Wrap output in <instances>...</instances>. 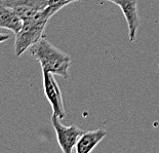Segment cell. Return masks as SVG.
Masks as SVG:
<instances>
[{"label": "cell", "instance_id": "cell-1", "mask_svg": "<svg viewBox=\"0 0 159 153\" xmlns=\"http://www.w3.org/2000/svg\"><path fill=\"white\" fill-rule=\"evenodd\" d=\"M28 52L39 62L42 71H47L63 78H68L71 57L50 43L44 37L30 46Z\"/></svg>", "mask_w": 159, "mask_h": 153}, {"label": "cell", "instance_id": "cell-2", "mask_svg": "<svg viewBox=\"0 0 159 153\" xmlns=\"http://www.w3.org/2000/svg\"><path fill=\"white\" fill-rule=\"evenodd\" d=\"M52 16V12L46 6L35 16L24 20L21 31L16 34L15 53L16 57H21L26 50H28L30 46L42 38L46 24Z\"/></svg>", "mask_w": 159, "mask_h": 153}, {"label": "cell", "instance_id": "cell-3", "mask_svg": "<svg viewBox=\"0 0 159 153\" xmlns=\"http://www.w3.org/2000/svg\"><path fill=\"white\" fill-rule=\"evenodd\" d=\"M61 120L62 119H60L57 115L52 114V124L56 131L57 141L64 153H72L77 141L84 132L74 124L66 127L61 122Z\"/></svg>", "mask_w": 159, "mask_h": 153}, {"label": "cell", "instance_id": "cell-4", "mask_svg": "<svg viewBox=\"0 0 159 153\" xmlns=\"http://www.w3.org/2000/svg\"><path fill=\"white\" fill-rule=\"evenodd\" d=\"M42 76L44 94L47 101L52 105L53 114L57 115L60 119H64L66 116L65 108H64V100L55 75L52 73L47 72V71H42Z\"/></svg>", "mask_w": 159, "mask_h": 153}, {"label": "cell", "instance_id": "cell-5", "mask_svg": "<svg viewBox=\"0 0 159 153\" xmlns=\"http://www.w3.org/2000/svg\"><path fill=\"white\" fill-rule=\"evenodd\" d=\"M0 4L12 8L24 21L44 9L48 0H0Z\"/></svg>", "mask_w": 159, "mask_h": 153}, {"label": "cell", "instance_id": "cell-6", "mask_svg": "<svg viewBox=\"0 0 159 153\" xmlns=\"http://www.w3.org/2000/svg\"><path fill=\"white\" fill-rule=\"evenodd\" d=\"M127 22L128 38L130 42H134L137 38V32L140 27V16L138 12V0H116V3Z\"/></svg>", "mask_w": 159, "mask_h": 153}, {"label": "cell", "instance_id": "cell-7", "mask_svg": "<svg viewBox=\"0 0 159 153\" xmlns=\"http://www.w3.org/2000/svg\"><path fill=\"white\" fill-rule=\"evenodd\" d=\"M106 135L107 132L103 128L83 132L76 143L75 151L77 153H90L106 137Z\"/></svg>", "mask_w": 159, "mask_h": 153}, {"label": "cell", "instance_id": "cell-8", "mask_svg": "<svg viewBox=\"0 0 159 153\" xmlns=\"http://www.w3.org/2000/svg\"><path fill=\"white\" fill-rule=\"evenodd\" d=\"M23 27V20L12 8L0 4V28L18 34Z\"/></svg>", "mask_w": 159, "mask_h": 153}, {"label": "cell", "instance_id": "cell-9", "mask_svg": "<svg viewBox=\"0 0 159 153\" xmlns=\"http://www.w3.org/2000/svg\"><path fill=\"white\" fill-rule=\"evenodd\" d=\"M81 0H48V5L47 8L49 9V12H52V15H56L57 12H60L63 7H65L66 5L70 4L73 2H78Z\"/></svg>", "mask_w": 159, "mask_h": 153}, {"label": "cell", "instance_id": "cell-10", "mask_svg": "<svg viewBox=\"0 0 159 153\" xmlns=\"http://www.w3.org/2000/svg\"><path fill=\"white\" fill-rule=\"evenodd\" d=\"M9 38V35L8 34H6V33H1L0 32V43H2V42H4L6 41Z\"/></svg>", "mask_w": 159, "mask_h": 153}, {"label": "cell", "instance_id": "cell-11", "mask_svg": "<svg viewBox=\"0 0 159 153\" xmlns=\"http://www.w3.org/2000/svg\"><path fill=\"white\" fill-rule=\"evenodd\" d=\"M106 1H110V2H112V3H116V0H106Z\"/></svg>", "mask_w": 159, "mask_h": 153}, {"label": "cell", "instance_id": "cell-12", "mask_svg": "<svg viewBox=\"0 0 159 153\" xmlns=\"http://www.w3.org/2000/svg\"><path fill=\"white\" fill-rule=\"evenodd\" d=\"M158 68H159V64H158Z\"/></svg>", "mask_w": 159, "mask_h": 153}]
</instances>
